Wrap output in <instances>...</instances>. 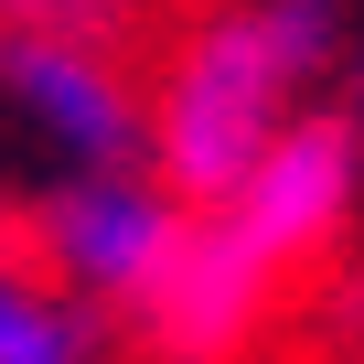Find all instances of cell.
<instances>
[{"label": "cell", "instance_id": "3", "mask_svg": "<svg viewBox=\"0 0 364 364\" xmlns=\"http://www.w3.org/2000/svg\"><path fill=\"white\" fill-rule=\"evenodd\" d=\"M343 215H353V139L321 129V118H300V129H279V139L247 161V182L225 193L215 225H225L257 268H289V257H311Z\"/></svg>", "mask_w": 364, "mask_h": 364}, {"label": "cell", "instance_id": "7", "mask_svg": "<svg viewBox=\"0 0 364 364\" xmlns=\"http://www.w3.org/2000/svg\"><path fill=\"white\" fill-rule=\"evenodd\" d=\"M118 22V0H0V33H65V43H97Z\"/></svg>", "mask_w": 364, "mask_h": 364}, {"label": "cell", "instance_id": "2", "mask_svg": "<svg viewBox=\"0 0 364 364\" xmlns=\"http://www.w3.org/2000/svg\"><path fill=\"white\" fill-rule=\"evenodd\" d=\"M129 97L97 65V43L65 33H0V182H33L54 204L65 182H97L129 161Z\"/></svg>", "mask_w": 364, "mask_h": 364}, {"label": "cell", "instance_id": "5", "mask_svg": "<svg viewBox=\"0 0 364 364\" xmlns=\"http://www.w3.org/2000/svg\"><path fill=\"white\" fill-rule=\"evenodd\" d=\"M268 279L279 268H257L225 225H182V247H171V268L150 279V332L182 353V364H215V353H236V332L257 321V300H268Z\"/></svg>", "mask_w": 364, "mask_h": 364}, {"label": "cell", "instance_id": "4", "mask_svg": "<svg viewBox=\"0 0 364 364\" xmlns=\"http://www.w3.org/2000/svg\"><path fill=\"white\" fill-rule=\"evenodd\" d=\"M43 247H54L65 279H86V289H107V300H150V279H161L171 247H182V215H171L161 193H139V182L97 171V182H65V193L43 204Z\"/></svg>", "mask_w": 364, "mask_h": 364}, {"label": "cell", "instance_id": "6", "mask_svg": "<svg viewBox=\"0 0 364 364\" xmlns=\"http://www.w3.org/2000/svg\"><path fill=\"white\" fill-rule=\"evenodd\" d=\"M0 364H86V332L65 300H43L22 268H0Z\"/></svg>", "mask_w": 364, "mask_h": 364}, {"label": "cell", "instance_id": "1", "mask_svg": "<svg viewBox=\"0 0 364 364\" xmlns=\"http://www.w3.org/2000/svg\"><path fill=\"white\" fill-rule=\"evenodd\" d=\"M321 33H332L321 0H257V11L215 22L193 54H182V75L161 97V129H150L171 193L225 204L247 182V161L289 129V86L321 65Z\"/></svg>", "mask_w": 364, "mask_h": 364}]
</instances>
